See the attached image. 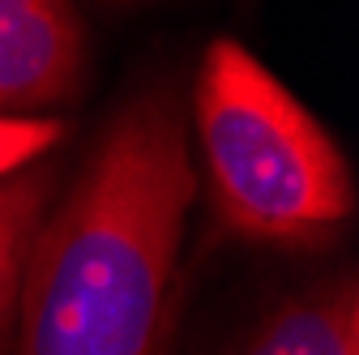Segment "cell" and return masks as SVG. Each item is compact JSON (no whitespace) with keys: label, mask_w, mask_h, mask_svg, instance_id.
<instances>
[{"label":"cell","mask_w":359,"mask_h":355,"mask_svg":"<svg viewBox=\"0 0 359 355\" xmlns=\"http://www.w3.org/2000/svg\"><path fill=\"white\" fill-rule=\"evenodd\" d=\"M65 138V124L48 116H0V180L26 171Z\"/></svg>","instance_id":"8992f818"},{"label":"cell","mask_w":359,"mask_h":355,"mask_svg":"<svg viewBox=\"0 0 359 355\" xmlns=\"http://www.w3.org/2000/svg\"><path fill=\"white\" fill-rule=\"evenodd\" d=\"M86 39L73 0H0V116L77 99Z\"/></svg>","instance_id":"3957f363"},{"label":"cell","mask_w":359,"mask_h":355,"mask_svg":"<svg viewBox=\"0 0 359 355\" xmlns=\"http://www.w3.org/2000/svg\"><path fill=\"white\" fill-rule=\"evenodd\" d=\"M197 128L214 210L236 236L312 244L351 218L355 185L342 150L236 39H214L201 56Z\"/></svg>","instance_id":"7a4b0ae2"},{"label":"cell","mask_w":359,"mask_h":355,"mask_svg":"<svg viewBox=\"0 0 359 355\" xmlns=\"http://www.w3.org/2000/svg\"><path fill=\"white\" fill-rule=\"evenodd\" d=\"M244 355H359V291L355 279L325 283L269 317Z\"/></svg>","instance_id":"277c9868"},{"label":"cell","mask_w":359,"mask_h":355,"mask_svg":"<svg viewBox=\"0 0 359 355\" xmlns=\"http://www.w3.org/2000/svg\"><path fill=\"white\" fill-rule=\"evenodd\" d=\"M52 189V171H18L9 180H0V342L9 330V313L22 291V274H26V257L30 244L39 236V218H43V201Z\"/></svg>","instance_id":"5b68a950"},{"label":"cell","mask_w":359,"mask_h":355,"mask_svg":"<svg viewBox=\"0 0 359 355\" xmlns=\"http://www.w3.org/2000/svg\"><path fill=\"white\" fill-rule=\"evenodd\" d=\"M193 193L189 133L171 99L120 107L30 244L22 355H154Z\"/></svg>","instance_id":"6da1fadb"}]
</instances>
